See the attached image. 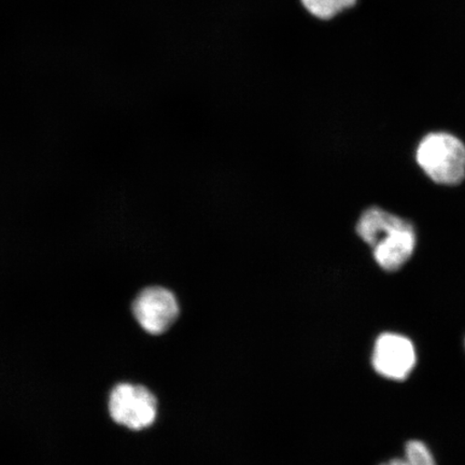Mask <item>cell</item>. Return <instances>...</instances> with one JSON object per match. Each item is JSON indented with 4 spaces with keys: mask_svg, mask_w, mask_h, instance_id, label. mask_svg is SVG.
<instances>
[{
    "mask_svg": "<svg viewBox=\"0 0 465 465\" xmlns=\"http://www.w3.org/2000/svg\"><path fill=\"white\" fill-rule=\"evenodd\" d=\"M416 351L411 341L397 333L378 337L371 362L378 374L392 381H404L416 365Z\"/></svg>",
    "mask_w": 465,
    "mask_h": 465,
    "instance_id": "5",
    "label": "cell"
},
{
    "mask_svg": "<svg viewBox=\"0 0 465 465\" xmlns=\"http://www.w3.org/2000/svg\"><path fill=\"white\" fill-rule=\"evenodd\" d=\"M356 230L373 248L377 264L385 271L400 270L414 254L417 242L414 226L381 208L371 207L365 211Z\"/></svg>",
    "mask_w": 465,
    "mask_h": 465,
    "instance_id": "1",
    "label": "cell"
},
{
    "mask_svg": "<svg viewBox=\"0 0 465 465\" xmlns=\"http://www.w3.org/2000/svg\"><path fill=\"white\" fill-rule=\"evenodd\" d=\"M308 11L322 19H331L345 8L351 7L356 0H302Z\"/></svg>",
    "mask_w": 465,
    "mask_h": 465,
    "instance_id": "7",
    "label": "cell"
},
{
    "mask_svg": "<svg viewBox=\"0 0 465 465\" xmlns=\"http://www.w3.org/2000/svg\"><path fill=\"white\" fill-rule=\"evenodd\" d=\"M179 312L176 296L162 287L145 288L133 303L134 317L145 332L153 335L165 333L176 322Z\"/></svg>",
    "mask_w": 465,
    "mask_h": 465,
    "instance_id": "4",
    "label": "cell"
},
{
    "mask_svg": "<svg viewBox=\"0 0 465 465\" xmlns=\"http://www.w3.org/2000/svg\"><path fill=\"white\" fill-rule=\"evenodd\" d=\"M418 165L432 182L456 185L465 178V144L450 133H430L416 150Z\"/></svg>",
    "mask_w": 465,
    "mask_h": 465,
    "instance_id": "2",
    "label": "cell"
},
{
    "mask_svg": "<svg viewBox=\"0 0 465 465\" xmlns=\"http://www.w3.org/2000/svg\"><path fill=\"white\" fill-rule=\"evenodd\" d=\"M109 412L113 420L131 430L153 426L158 414V402L148 388L133 383H120L109 397Z\"/></svg>",
    "mask_w": 465,
    "mask_h": 465,
    "instance_id": "3",
    "label": "cell"
},
{
    "mask_svg": "<svg viewBox=\"0 0 465 465\" xmlns=\"http://www.w3.org/2000/svg\"><path fill=\"white\" fill-rule=\"evenodd\" d=\"M381 465H436L432 452L420 440H410L405 447V456Z\"/></svg>",
    "mask_w": 465,
    "mask_h": 465,
    "instance_id": "6",
    "label": "cell"
}]
</instances>
